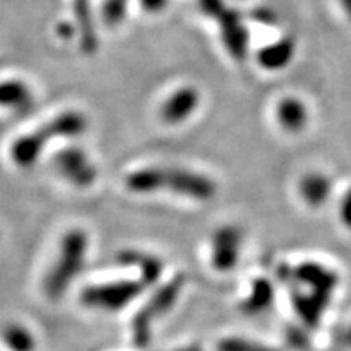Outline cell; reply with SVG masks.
<instances>
[{"label":"cell","mask_w":351,"mask_h":351,"mask_svg":"<svg viewBox=\"0 0 351 351\" xmlns=\"http://www.w3.org/2000/svg\"><path fill=\"white\" fill-rule=\"evenodd\" d=\"M125 186L137 194H150V192L169 189L192 199H208L215 189L213 182L204 176L176 168H145L134 171L125 178Z\"/></svg>","instance_id":"6da1fadb"},{"label":"cell","mask_w":351,"mask_h":351,"mask_svg":"<svg viewBox=\"0 0 351 351\" xmlns=\"http://www.w3.org/2000/svg\"><path fill=\"white\" fill-rule=\"evenodd\" d=\"M88 121L85 114L78 111H67L59 114L54 119L44 124L41 129L16 138L12 145L10 156L13 163L28 168L33 166L41 156L49 138H70L78 137L86 130Z\"/></svg>","instance_id":"7a4b0ae2"},{"label":"cell","mask_w":351,"mask_h":351,"mask_svg":"<svg viewBox=\"0 0 351 351\" xmlns=\"http://www.w3.org/2000/svg\"><path fill=\"white\" fill-rule=\"evenodd\" d=\"M88 251V236L83 230H70L60 241L54 267L44 280V293L49 300H59L67 291L70 283L75 280L85 265Z\"/></svg>","instance_id":"3957f363"},{"label":"cell","mask_w":351,"mask_h":351,"mask_svg":"<svg viewBox=\"0 0 351 351\" xmlns=\"http://www.w3.org/2000/svg\"><path fill=\"white\" fill-rule=\"evenodd\" d=\"M145 285L137 280H121L103 285H91L82 291V302L103 311H119L143 291Z\"/></svg>","instance_id":"277c9868"},{"label":"cell","mask_w":351,"mask_h":351,"mask_svg":"<svg viewBox=\"0 0 351 351\" xmlns=\"http://www.w3.org/2000/svg\"><path fill=\"white\" fill-rule=\"evenodd\" d=\"M179 287H181L179 280L168 283L138 311V314L132 320V340L135 346L143 348L148 345L152 335V324L169 309L178 295Z\"/></svg>","instance_id":"5b68a950"},{"label":"cell","mask_w":351,"mask_h":351,"mask_svg":"<svg viewBox=\"0 0 351 351\" xmlns=\"http://www.w3.org/2000/svg\"><path fill=\"white\" fill-rule=\"evenodd\" d=\"M54 168L65 181L78 189H86L96 181V166L82 148H65L54 158Z\"/></svg>","instance_id":"8992f818"},{"label":"cell","mask_w":351,"mask_h":351,"mask_svg":"<svg viewBox=\"0 0 351 351\" xmlns=\"http://www.w3.org/2000/svg\"><path fill=\"white\" fill-rule=\"evenodd\" d=\"M199 101L200 95L195 88H179L174 95H171L169 98L165 101L163 106H161V119L169 125L181 124V122L186 121L187 117L199 108Z\"/></svg>","instance_id":"52a82bcc"},{"label":"cell","mask_w":351,"mask_h":351,"mask_svg":"<svg viewBox=\"0 0 351 351\" xmlns=\"http://www.w3.org/2000/svg\"><path fill=\"white\" fill-rule=\"evenodd\" d=\"M34 106V95L26 83L20 80L0 82V108L16 112L29 111Z\"/></svg>","instance_id":"ba28073f"},{"label":"cell","mask_w":351,"mask_h":351,"mask_svg":"<svg viewBox=\"0 0 351 351\" xmlns=\"http://www.w3.org/2000/svg\"><path fill=\"white\" fill-rule=\"evenodd\" d=\"M73 15H75L77 33L80 34V47L85 54H93L98 47V38L91 16L90 0H73Z\"/></svg>","instance_id":"9c48e42d"},{"label":"cell","mask_w":351,"mask_h":351,"mask_svg":"<svg viewBox=\"0 0 351 351\" xmlns=\"http://www.w3.org/2000/svg\"><path fill=\"white\" fill-rule=\"evenodd\" d=\"M119 263L122 265H130L138 269L140 271V282L145 287L147 285L155 283L160 278L161 274V263L158 258L148 256L142 251H135V249H127V251L119 252Z\"/></svg>","instance_id":"30bf717a"},{"label":"cell","mask_w":351,"mask_h":351,"mask_svg":"<svg viewBox=\"0 0 351 351\" xmlns=\"http://www.w3.org/2000/svg\"><path fill=\"white\" fill-rule=\"evenodd\" d=\"M278 119L282 125L288 130H300L306 125L307 112L301 101L288 98L280 103Z\"/></svg>","instance_id":"8fae6325"},{"label":"cell","mask_w":351,"mask_h":351,"mask_svg":"<svg viewBox=\"0 0 351 351\" xmlns=\"http://www.w3.org/2000/svg\"><path fill=\"white\" fill-rule=\"evenodd\" d=\"M2 335L10 351H34L36 348V340H34L33 333L20 324L7 326L3 328Z\"/></svg>","instance_id":"7c38bea8"},{"label":"cell","mask_w":351,"mask_h":351,"mask_svg":"<svg viewBox=\"0 0 351 351\" xmlns=\"http://www.w3.org/2000/svg\"><path fill=\"white\" fill-rule=\"evenodd\" d=\"M293 44L289 41L271 44L267 49L262 51L261 54V62L263 67L269 69H278L283 67L285 64H288V60L293 56Z\"/></svg>","instance_id":"4fadbf2b"},{"label":"cell","mask_w":351,"mask_h":351,"mask_svg":"<svg viewBox=\"0 0 351 351\" xmlns=\"http://www.w3.org/2000/svg\"><path fill=\"white\" fill-rule=\"evenodd\" d=\"M129 0H106L103 3V20L108 26H117L125 19Z\"/></svg>","instance_id":"5bb4252c"},{"label":"cell","mask_w":351,"mask_h":351,"mask_svg":"<svg viewBox=\"0 0 351 351\" xmlns=\"http://www.w3.org/2000/svg\"><path fill=\"white\" fill-rule=\"evenodd\" d=\"M142 7L148 12H160L168 5V0H140Z\"/></svg>","instance_id":"9a60e30c"},{"label":"cell","mask_w":351,"mask_h":351,"mask_svg":"<svg viewBox=\"0 0 351 351\" xmlns=\"http://www.w3.org/2000/svg\"><path fill=\"white\" fill-rule=\"evenodd\" d=\"M57 33H59V36L62 39H70L77 33V28L69 23H60L59 28H57Z\"/></svg>","instance_id":"2e32d148"},{"label":"cell","mask_w":351,"mask_h":351,"mask_svg":"<svg viewBox=\"0 0 351 351\" xmlns=\"http://www.w3.org/2000/svg\"><path fill=\"white\" fill-rule=\"evenodd\" d=\"M341 3H343L345 10L348 12V15L351 16V0H341Z\"/></svg>","instance_id":"e0dca14e"}]
</instances>
